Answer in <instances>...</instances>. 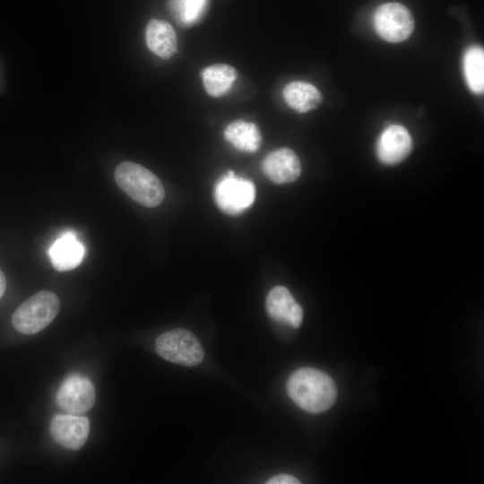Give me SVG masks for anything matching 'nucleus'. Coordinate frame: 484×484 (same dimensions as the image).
Segmentation results:
<instances>
[{
	"mask_svg": "<svg viewBox=\"0 0 484 484\" xmlns=\"http://www.w3.org/2000/svg\"><path fill=\"white\" fill-rule=\"evenodd\" d=\"M287 391L291 400L309 413L330 409L337 396L336 385L330 376L313 367L294 371L288 379Z\"/></svg>",
	"mask_w": 484,
	"mask_h": 484,
	"instance_id": "obj_1",
	"label": "nucleus"
},
{
	"mask_svg": "<svg viewBox=\"0 0 484 484\" xmlns=\"http://www.w3.org/2000/svg\"><path fill=\"white\" fill-rule=\"evenodd\" d=\"M114 177L121 190L145 207L158 206L164 198V187L159 177L138 163H120L115 169Z\"/></svg>",
	"mask_w": 484,
	"mask_h": 484,
	"instance_id": "obj_2",
	"label": "nucleus"
},
{
	"mask_svg": "<svg viewBox=\"0 0 484 484\" xmlns=\"http://www.w3.org/2000/svg\"><path fill=\"white\" fill-rule=\"evenodd\" d=\"M60 309L58 297L48 290H40L22 304L12 315L15 330L23 334H34L46 328Z\"/></svg>",
	"mask_w": 484,
	"mask_h": 484,
	"instance_id": "obj_3",
	"label": "nucleus"
},
{
	"mask_svg": "<svg viewBox=\"0 0 484 484\" xmlns=\"http://www.w3.org/2000/svg\"><path fill=\"white\" fill-rule=\"evenodd\" d=\"M155 350L162 359L186 367L200 364L204 357L197 337L186 329H173L159 335Z\"/></svg>",
	"mask_w": 484,
	"mask_h": 484,
	"instance_id": "obj_4",
	"label": "nucleus"
},
{
	"mask_svg": "<svg viewBox=\"0 0 484 484\" xmlns=\"http://www.w3.org/2000/svg\"><path fill=\"white\" fill-rule=\"evenodd\" d=\"M213 197L224 213L238 215L248 209L255 199V184L229 170L216 182Z\"/></svg>",
	"mask_w": 484,
	"mask_h": 484,
	"instance_id": "obj_5",
	"label": "nucleus"
},
{
	"mask_svg": "<svg viewBox=\"0 0 484 484\" xmlns=\"http://www.w3.org/2000/svg\"><path fill=\"white\" fill-rule=\"evenodd\" d=\"M373 23L377 34L391 43L404 41L414 30L411 11L400 3H385L378 6L373 15Z\"/></svg>",
	"mask_w": 484,
	"mask_h": 484,
	"instance_id": "obj_6",
	"label": "nucleus"
},
{
	"mask_svg": "<svg viewBox=\"0 0 484 484\" xmlns=\"http://www.w3.org/2000/svg\"><path fill=\"white\" fill-rule=\"evenodd\" d=\"M95 398L92 382L84 376L73 374L61 384L56 395V402L64 411L82 414L92 408Z\"/></svg>",
	"mask_w": 484,
	"mask_h": 484,
	"instance_id": "obj_7",
	"label": "nucleus"
},
{
	"mask_svg": "<svg viewBox=\"0 0 484 484\" xmlns=\"http://www.w3.org/2000/svg\"><path fill=\"white\" fill-rule=\"evenodd\" d=\"M49 431L53 440L59 445L69 450H78L88 439L90 421L86 417L75 414H56L50 422Z\"/></svg>",
	"mask_w": 484,
	"mask_h": 484,
	"instance_id": "obj_8",
	"label": "nucleus"
},
{
	"mask_svg": "<svg viewBox=\"0 0 484 484\" xmlns=\"http://www.w3.org/2000/svg\"><path fill=\"white\" fill-rule=\"evenodd\" d=\"M412 150V139L408 130L400 125H391L379 134L376 152L385 165H395L405 160Z\"/></svg>",
	"mask_w": 484,
	"mask_h": 484,
	"instance_id": "obj_9",
	"label": "nucleus"
},
{
	"mask_svg": "<svg viewBox=\"0 0 484 484\" xmlns=\"http://www.w3.org/2000/svg\"><path fill=\"white\" fill-rule=\"evenodd\" d=\"M265 308L268 315L278 323L293 328H298L302 323V307L283 286H276L269 291Z\"/></svg>",
	"mask_w": 484,
	"mask_h": 484,
	"instance_id": "obj_10",
	"label": "nucleus"
},
{
	"mask_svg": "<svg viewBox=\"0 0 484 484\" xmlns=\"http://www.w3.org/2000/svg\"><path fill=\"white\" fill-rule=\"evenodd\" d=\"M264 174L276 184L295 181L301 174V164L297 154L289 148L270 152L262 162Z\"/></svg>",
	"mask_w": 484,
	"mask_h": 484,
	"instance_id": "obj_11",
	"label": "nucleus"
},
{
	"mask_svg": "<svg viewBox=\"0 0 484 484\" xmlns=\"http://www.w3.org/2000/svg\"><path fill=\"white\" fill-rule=\"evenodd\" d=\"M84 254V245L72 230L63 232L48 249L51 264L59 272L76 268L82 262Z\"/></svg>",
	"mask_w": 484,
	"mask_h": 484,
	"instance_id": "obj_12",
	"label": "nucleus"
},
{
	"mask_svg": "<svg viewBox=\"0 0 484 484\" xmlns=\"http://www.w3.org/2000/svg\"><path fill=\"white\" fill-rule=\"evenodd\" d=\"M145 39L148 48L163 59H169L177 52L176 32L164 20L151 19L146 26Z\"/></svg>",
	"mask_w": 484,
	"mask_h": 484,
	"instance_id": "obj_13",
	"label": "nucleus"
},
{
	"mask_svg": "<svg viewBox=\"0 0 484 484\" xmlns=\"http://www.w3.org/2000/svg\"><path fill=\"white\" fill-rule=\"evenodd\" d=\"M283 98L287 105L298 113L315 109L323 101V95L315 86L301 81L288 83L283 89Z\"/></svg>",
	"mask_w": 484,
	"mask_h": 484,
	"instance_id": "obj_14",
	"label": "nucleus"
},
{
	"mask_svg": "<svg viewBox=\"0 0 484 484\" xmlns=\"http://www.w3.org/2000/svg\"><path fill=\"white\" fill-rule=\"evenodd\" d=\"M224 137L236 149L244 152H255L262 144V134L258 126L244 120L229 123L224 130Z\"/></svg>",
	"mask_w": 484,
	"mask_h": 484,
	"instance_id": "obj_15",
	"label": "nucleus"
},
{
	"mask_svg": "<svg viewBox=\"0 0 484 484\" xmlns=\"http://www.w3.org/2000/svg\"><path fill=\"white\" fill-rule=\"evenodd\" d=\"M237 78V70L227 64H214L202 71L204 89L212 97H220L226 94Z\"/></svg>",
	"mask_w": 484,
	"mask_h": 484,
	"instance_id": "obj_16",
	"label": "nucleus"
},
{
	"mask_svg": "<svg viewBox=\"0 0 484 484\" xmlns=\"http://www.w3.org/2000/svg\"><path fill=\"white\" fill-rule=\"evenodd\" d=\"M463 72L468 88L475 94L484 91V52L480 46L469 48L463 56Z\"/></svg>",
	"mask_w": 484,
	"mask_h": 484,
	"instance_id": "obj_17",
	"label": "nucleus"
},
{
	"mask_svg": "<svg viewBox=\"0 0 484 484\" xmlns=\"http://www.w3.org/2000/svg\"><path fill=\"white\" fill-rule=\"evenodd\" d=\"M208 0H169L168 8L174 20L183 27L197 23L205 14Z\"/></svg>",
	"mask_w": 484,
	"mask_h": 484,
	"instance_id": "obj_18",
	"label": "nucleus"
},
{
	"mask_svg": "<svg viewBox=\"0 0 484 484\" xmlns=\"http://www.w3.org/2000/svg\"><path fill=\"white\" fill-rule=\"evenodd\" d=\"M267 484H298L300 481L290 474H279L266 481Z\"/></svg>",
	"mask_w": 484,
	"mask_h": 484,
	"instance_id": "obj_19",
	"label": "nucleus"
},
{
	"mask_svg": "<svg viewBox=\"0 0 484 484\" xmlns=\"http://www.w3.org/2000/svg\"><path fill=\"white\" fill-rule=\"evenodd\" d=\"M6 288V280L4 274L0 270V298L3 297Z\"/></svg>",
	"mask_w": 484,
	"mask_h": 484,
	"instance_id": "obj_20",
	"label": "nucleus"
}]
</instances>
